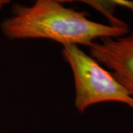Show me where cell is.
<instances>
[{
	"mask_svg": "<svg viewBox=\"0 0 133 133\" xmlns=\"http://www.w3.org/2000/svg\"><path fill=\"white\" fill-rule=\"evenodd\" d=\"M11 40L48 39L62 44L87 46L96 41L118 38L129 33L128 24L115 26L89 18L85 11L67 8L55 0H33L31 5L15 4L12 14L1 23Z\"/></svg>",
	"mask_w": 133,
	"mask_h": 133,
	"instance_id": "1",
	"label": "cell"
},
{
	"mask_svg": "<svg viewBox=\"0 0 133 133\" xmlns=\"http://www.w3.org/2000/svg\"><path fill=\"white\" fill-rule=\"evenodd\" d=\"M62 48V56L73 75L74 105L78 112L84 113L93 105L107 102L123 104L133 109V98L107 69L78 46Z\"/></svg>",
	"mask_w": 133,
	"mask_h": 133,
	"instance_id": "2",
	"label": "cell"
},
{
	"mask_svg": "<svg viewBox=\"0 0 133 133\" xmlns=\"http://www.w3.org/2000/svg\"><path fill=\"white\" fill-rule=\"evenodd\" d=\"M89 54L107 69L133 98V31L118 38L96 41Z\"/></svg>",
	"mask_w": 133,
	"mask_h": 133,
	"instance_id": "3",
	"label": "cell"
},
{
	"mask_svg": "<svg viewBox=\"0 0 133 133\" xmlns=\"http://www.w3.org/2000/svg\"><path fill=\"white\" fill-rule=\"evenodd\" d=\"M61 4L81 2L95 10L104 18L107 23L115 26L127 25V23L117 16L119 8L130 10L133 14V4L129 0H55Z\"/></svg>",
	"mask_w": 133,
	"mask_h": 133,
	"instance_id": "4",
	"label": "cell"
},
{
	"mask_svg": "<svg viewBox=\"0 0 133 133\" xmlns=\"http://www.w3.org/2000/svg\"><path fill=\"white\" fill-rule=\"evenodd\" d=\"M10 3V0H0V11L7 5Z\"/></svg>",
	"mask_w": 133,
	"mask_h": 133,
	"instance_id": "5",
	"label": "cell"
},
{
	"mask_svg": "<svg viewBox=\"0 0 133 133\" xmlns=\"http://www.w3.org/2000/svg\"><path fill=\"white\" fill-rule=\"evenodd\" d=\"M129 2H131L133 4V0H129Z\"/></svg>",
	"mask_w": 133,
	"mask_h": 133,
	"instance_id": "6",
	"label": "cell"
}]
</instances>
